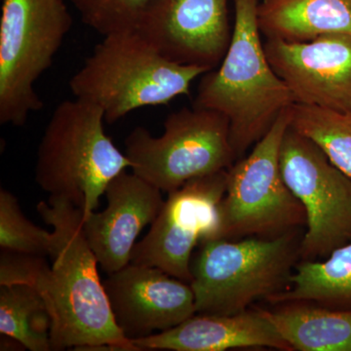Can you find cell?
Listing matches in <instances>:
<instances>
[{"label":"cell","mask_w":351,"mask_h":351,"mask_svg":"<svg viewBox=\"0 0 351 351\" xmlns=\"http://www.w3.org/2000/svg\"><path fill=\"white\" fill-rule=\"evenodd\" d=\"M40 218L52 226L56 239L53 265L34 288L49 308L52 350H98L112 346L119 351H140L117 326L98 260L83 230V212L64 198L49 196L36 205Z\"/></svg>","instance_id":"obj_1"},{"label":"cell","mask_w":351,"mask_h":351,"mask_svg":"<svg viewBox=\"0 0 351 351\" xmlns=\"http://www.w3.org/2000/svg\"><path fill=\"white\" fill-rule=\"evenodd\" d=\"M258 0H233L232 41L221 64L203 75L193 104L228 120L237 159L294 104L287 85L267 59L258 27Z\"/></svg>","instance_id":"obj_2"},{"label":"cell","mask_w":351,"mask_h":351,"mask_svg":"<svg viewBox=\"0 0 351 351\" xmlns=\"http://www.w3.org/2000/svg\"><path fill=\"white\" fill-rule=\"evenodd\" d=\"M208 71L171 61L137 31L119 32L104 36L69 88L75 98L101 108L112 124L138 108L189 96L193 82Z\"/></svg>","instance_id":"obj_3"},{"label":"cell","mask_w":351,"mask_h":351,"mask_svg":"<svg viewBox=\"0 0 351 351\" xmlns=\"http://www.w3.org/2000/svg\"><path fill=\"white\" fill-rule=\"evenodd\" d=\"M98 106L75 98L62 101L51 115L39 144L36 181L49 196L95 211L108 184L131 168L125 154L104 129Z\"/></svg>","instance_id":"obj_4"},{"label":"cell","mask_w":351,"mask_h":351,"mask_svg":"<svg viewBox=\"0 0 351 351\" xmlns=\"http://www.w3.org/2000/svg\"><path fill=\"white\" fill-rule=\"evenodd\" d=\"M191 261L196 313L237 314L256 300H269L289 287L297 255L295 230L276 237L201 243Z\"/></svg>","instance_id":"obj_5"},{"label":"cell","mask_w":351,"mask_h":351,"mask_svg":"<svg viewBox=\"0 0 351 351\" xmlns=\"http://www.w3.org/2000/svg\"><path fill=\"white\" fill-rule=\"evenodd\" d=\"M73 25L64 0H2L0 123L24 126L43 108L34 89Z\"/></svg>","instance_id":"obj_6"},{"label":"cell","mask_w":351,"mask_h":351,"mask_svg":"<svg viewBox=\"0 0 351 351\" xmlns=\"http://www.w3.org/2000/svg\"><path fill=\"white\" fill-rule=\"evenodd\" d=\"M292 107V106H291ZM290 108L228 172L215 239L276 237L306 223V212L284 181L280 147L290 126Z\"/></svg>","instance_id":"obj_7"},{"label":"cell","mask_w":351,"mask_h":351,"mask_svg":"<svg viewBox=\"0 0 351 351\" xmlns=\"http://www.w3.org/2000/svg\"><path fill=\"white\" fill-rule=\"evenodd\" d=\"M125 154L132 172L167 193L196 178L228 170L237 160L228 120L195 107L170 113L160 137L136 127L127 136Z\"/></svg>","instance_id":"obj_8"},{"label":"cell","mask_w":351,"mask_h":351,"mask_svg":"<svg viewBox=\"0 0 351 351\" xmlns=\"http://www.w3.org/2000/svg\"><path fill=\"white\" fill-rule=\"evenodd\" d=\"M281 172L306 212L299 253L328 257L351 240V179L313 141L289 126L280 147Z\"/></svg>","instance_id":"obj_9"},{"label":"cell","mask_w":351,"mask_h":351,"mask_svg":"<svg viewBox=\"0 0 351 351\" xmlns=\"http://www.w3.org/2000/svg\"><path fill=\"white\" fill-rule=\"evenodd\" d=\"M228 172L196 178L168 193L149 232L134 247L130 263L157 267L191 283L193 249L215 239Z\"/></svg>","instance_id":"obj_10"},{"label":"cell","mask_w":351,"mask_h":351,"mask_svg":"<svg viewBox=\"0 0 351 351\" xmlns=\"http://www.w3.org/2000/svg\"><path fill=\"white\" fill-rule=\"evenodd\" d=\"M228 0H156L136 31L175 63L212 71L232 38Z\"/></svg>","instance_id":"obj_11"},{"label":"cell","mask_w":351,"mask_h":351,"mask_svg":"<svg viewBox=\"0 0 351 351\" xmlns=\"http://www.w3.org/2000/svg\"><path fill=\"white\" fill-rule=\"evenodd\" d=\"M263 46L294 104L351 112L350 34H327L304 43L265 38Z\"/></svg>","instance_id":"obj_12"},{"label":"cell","mask_w":351,"mask_h":351,"mask_svg":"<svg viewBox=\"0 0 351 351\" xmlns=\"http://www.w3.org/2000/svg\"><path fill=\"white\" fill-rule=\"evenodd\" d=\"M103 283L115 322L131 341L167 331L196 313L191 284L157 267L130 263Z\"/></svg>","instance_id":"obj_13"},{"label":"cell","mask_w":351,"mask_h":351,"mask_svg":"<svg viewBox=\"0 0 351 351\" xmlns=\"http://www.w3.org/2000/svg\"><path fill=\"white\" fill-rule=\"evenodd\" d=\"M108 206L83 216V230L101 269L108 274L131 262L138 234L152 225L163 206L162 191L127 171L105 191Z\"/></svg>","instance_id":"obj_14"},{"label":"cell","mask_w":351,"mask_h":351,"mask_svg":"<svg viewBox=\"0 0 351 351\" xmlns=\"http://www.w3.org/2000/svg\"><path fill=\"white\" fill-rule=\"evenodd\" d=\"M140 350L225 351L232 348H292L265 311L237 314L195 313L172 329L133 339Z\"/></svg>","instance_id":"obj_15"},{"label":"cell","mask_w":351,"mask_h":351,"mask_svg":"<svg viewBox=\"0 0 351 351\" xmlns=\"http://www.w3.org/2000/svg\"><path fill=\"white\" fill-rule=\"evenodd\" d=\"M258 21L265 38L290 43L327 34L351 36V0H263Z\"/></svg>","instance_id":"obj_16"},{"label":"cell","mask_w":351,"mask_h":351,"mask_svg":"<svg viewBox=\"0 0 351 351\" xmlns=\"http://www.w3.org/2000/svg\"><path fill=\"white\" fill-rule=\"evenodd\" d=\"M285 304L265 313L292 350L351 351V309L309 302Z\"/></svg>","instance_id":"obj_17"},{"label":"cell","mask_w":351,"mask_h":351,"mask_svg":"<svg viewBox=\"0 0 351 351\" xmlns=\"http://www.w3.org/2000/svg\"><path fill=\"white\" fill-rule=\"evenodd\" d=\"M289 287L267 301L309 302L332 308L351 309V240L322 262L300 263Z\"/></svg>","instance_id":"obj_18"},{"label":"cell","mask_w":351,"mask_h":351,"mask_svg":"<svg viewBox=\"0 0 351 351\" xmlns=\"http://www.w3.org/2000/svg\"><path fill=\"white\" fill-rule=\"evenodd\" d=\"M52 318L38 289L27 284L0 285V332L25 350L50 351Z\"/></svg>","instance_id":"obj_19"},{"label":"cell","mask_w":351,"mask_h":351,"mask_svg":"<svg viewBox=\"0 0 351 351\" xmlns=\"http://www.w3.org/2000/svg\"><path fill=\"white\" fill-rule=\"evenodd\" d=\"M290 127L313 141L351 179V112L293 104Z\"/></svg>","instance_id":"obj_20"},{"label":"cell","mask_w":351,"mask_h":351,"mask_svg":"<svg viewBox=\"0 0 351 351\" xmlns=\"http://www.w3.org/2000/svg\"><path fill=\"white\" fill-rule=\"evenodd\" d=\"M0 247L2 250L53 257L56 239L25 218L17 197L6 189L0 191Z\"/></svg>","instance_id":"obj_21"},{"label":"cell","mask_w":351,"mask_h":351,"mask_svg":"<svg viewBox=\"0 0 351 351\" xmlns=\"http://www.w3.org/2000/svg\"><path fill=\"white\" fill-rule=\"evenodd\" d=\"M82 21L106 36L136 31L156 0H71Z\"/></svg>","instance_id":"obj_22"},{"label":"cell","mask_w":351,"mask_h":351,"mask_svg":"<svg viewBox=\"0 0 351 351\" xmlns=\"http://www.w3.org/2000/svg\"><path fill=\"white\" fill-rule=\"evenodd\" d=\"M49 267L46 257L2 250L0 255V285L27 284L34 287Z\"/></svg>","instance_id":"obj_23"}]
</instances>
